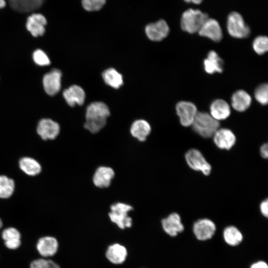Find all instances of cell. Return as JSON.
<instances>
[{"label": "cell", "instance_id": "36", "mask_svg": "<svg viewBox=\"0 0 268 268\" xmlns=\"http://www.w3.org/2000/svg\"><path fill=\"white\" fill-rule=\"evenodd\" d=\"M249 268H268V265L265 261L258 260L251 264Z\"/></svg>", "mask_w": 268, "mask_h": 268}, {"label": "cell", "instance_id": "15", "mask_svg": "<svg viewBox=\"0 0 268 268\" xmlns=\"http://www.w3.org/2000/svg\"><path fill=\"white\" fill-rule=\"evenodd\" d=\"M147 37L153 41H160L166 38L169 32L167 22L160 19L154 23L147 25L145 29Z\"/></svg>", "mask_w": 268, "mask_h": 268}, {"label": "cell", "instance_id": "28", "mask_svg": "<svg viewBox=\"0 0 268 268\" xmlns=\"http://www.w3.org/2000/svg\"><path fill=\"white\" fill-rule=\"evenodd\" d=\"M102 76L104 82L114 88L118 89L123 84L122 75L114 68L105 70Z\"/></svg>", "mask_w": 268, "mask_h": 268}, {"label": "cell", "instance_id": "18", "mask_svg": "<svg viewBox=\"0 0 268 268\" xmlns=\"http://www.w3.org/2000/svg\"><path fill=\"white\" fill-rule=\"evenodd\" d=\"M63 96L67 104L71 107L75 105L81 106L85 99L84 90L79 86L72 85L63 91Z\"/></svg>", "mask_w": 268, "mask_h": 268}, {"label": "cell", "instance_id": "6", "mask_svg": "<svg viewBox=\"0 0 268 268\" xmlns=\"http://www.w3.org/2000/svg\"><path fill=\"white\" fill-rule=\"evenodd\" d=\"M185 158L189 167L193 170L201 172L205 176L211 173V166L198 149L191 148L188 150Z\"/></svg>", "mask_w": 268, "mask_h": 268}, {"label": "cell", "instance_id": "10", "mask_svg": "<svg viewBox=\"0 0 268 268\" xmlns=\"http://www.w3.org/2000/svg\"><path fill=\"white\" fill-rule=\"evenodd\" d=\"M161 223L163 231L172 237L177 236L185 229L181 217L177 212L169 214L161 220Z\"/></svg>", "mask_w": 268, "mask_h": 268}, {"label": "cell", "instance_id": "33", "mask_svg": "<svg viewBox=\"0 0 268 268\" xmlns=\"http://www.w3.org/2000/svg\"><path fill=\"white\" fill-rule=\"evenodd\" d=\"M106 0H82L84 9L88 11H95L101 9L104 5Z\"/></svg>", "mask_w": 268, "mask_h": 268}, {"label": "cell", "instance_id": "17", "mask_svg": "<svg viewBox=\"0 0 268 268\" xmlns=\"http://www.w3.org/2000/svg\"><path fill=\"white\" fill-rule=\"evenodd\" d=\"M46 24L47 20L44 15L40 13H33L28 17L26 26L33 36L38 37L45 33Z\"/></svg>", "mask_w": 268, "mask_h": 268}, {"label": "cell", "instance_id": "35", "mask_svg": "<svg viewBox=\"0 0 268 268\" xmlns=\"http://www.w3.org/2000/svg\"><path fill=\"white\" fill-rule=\"evenodd\" d=\"M260 212L263 216L267 218L268 216V200L267 199L263 201L260 205Z\"/></svg>", "mask_w": 268, "mask_h": 268}, {"label": "cell", "instance_id": "31", "mask_svg": "<svg viewBox=\"0 0 268 268\" xmlns=\"http://www.w3.org/2000/svg\"><path fill=\"white\" fill-rule=\"evenodd\" d=\"M256 100L263 105H266L268 101V85L263 83L259 85L254 93Z\"/></svg>", "mask_w": 268, "mask_h": 268}, {"label": "cell", "instance_id": "4", "mask_svg": "<svg viewBox=\"0 0 268 268\" xmlns=\"http://www.w3.org/2000/svg\"><path fill=\"white\" fill-rule=\"evenodd\" d=\"M108 213L110 220L121 229L130 228L133 219L129 213L133 210V207L127 203L118 202L112 204Z\"/></svg>", "mask_w": 268, "mask_h": 268}, {"label": "cell", "instance_id": "40", "mask_svg": "<svg viewBox=\"0 0 268 268\" xmlns=\"http://www.w3.org/2000/svg\"><path fill=\"white\" fill-rule=\"evenodd\" d=\"M3 225V221L2 219L0 217V229L2 227Z\"/></svg>", "mask_w": 268, "mask_h": 268}, {"label": "cell", "instance_id": "34", "mask_svg": "<svg viewBox=\"0 0 268 268\" xmlns=\"http://www.w3.org/2000/svg\"><path fill=\"white\" fill-rule=\"evenodd\" d=\"M33 58L34 62L39 66H48L50 64V61L48 57L41 50L38 49L34 51Z\"/></svg>", "mask_w": 268, "mask_h": 268}, {"label": "cell", "instance_id": "9", "mask_svg": "<svg viewBox=\"0 0 268 268\" xmlns=\"http://www.w3.org/2000/svg\"><path fill=\"white\" fill-rule=\"evenodd\" d=\"M176 110L181 125L191 126L198 113L196 105L191 102L182 101L176 104Z\"/></svg>", "mask_w": 268, "mask_h": 268}, {"label": "cell", "instance_id": "16", "mask_svg": "<svg viewBox=\"0 0 268 268\" xmlns=\"http://www.w3.org/2000/svg\"><path fill=\"white\" fill-rule=\"evenodd\" d=\"M36 249L42 257H52L58 252L59 243L57 239L53 236L42 237L37 242Z\"/></svg>", "mask_w": 268, "mask_h": 268}, {"label": "cell", "instance_id": "24", "mask_svg": "<svg viewBox=\"0 0 268 268\" xmlns=\"http://www.w3.org/2000/svg\"><path fill=\"white\" fill-rule=\"evenodd\" d=\"M204 69L208 74L221 73L223 71L224 63L214 51H209L203 61Z\"/></svg>", "mask_w": 268, "mask_h": 268}, {"label": "cell", "instance_id": "22", "mask_svg": "<svg viewBox=\"0 0 268 268\" xmlns=\"http://www.w3.org/2000/svg\"><path fill=\"white\" fill-rule=\"evenodd\" d=\"M128 255L126 248L119 243L110 245L106 252V257L109 262L115 265L122 264L126 261Z\"/></svg>", "mask_w": 268, "mask_h": 268}, {"label": "cell", "instance_id": "20", "mask_svg": "<svg viewBox=\"0 0 268 268\" xmlns=\"http://www.w3.org/2000/svg\"><path fill=\"white\" fill-rule=\"evenodd\" d=\"M1 238L5 246L10 250H16L21 245V235L17 228L8 227L1 232Z\"/></svg>", "mask_w": 268, "mask_h": 268}, {"label": "cell", "instance_id": "13", "mask_svg": "<svg viewBox=\"0 0 268 268\" xmlns=\"http://www.w3.org/2000/svg\"><path fill=\"white\" fill-rule=\"evenodd\" d=\"M199 34L211 40L218 42L222 38V29L215 19L208 18L198 31Z\"/></svg>", "mask_w": 268, "mask_h": 268}, {"label": "cell", "instance_id": "2", "mask_svg": "<svg viewBox=\"0 0 268 268\" xmlns=\"http://www.w3.org/2000/svg\"><path fill=\"white\" fill-rule=\"evenodd\" d=\"M191 126L193 130L200 136L208 138L212 137L219 128L220 123L214 119L209 113L198 112Z\"/></svg>", "mask_w": 268, "mask_h": 268}, {"label": "cell", "instance_id": "19", "mask_svg": "<svg viewBox=\"0 0 268 268\" xmlns=\"http://www.w3.org/2000/svg\"><path fill=\"white\" fill-rule=\"evenodd\" d=\"M18 165L22 172L28 176L35 177L42 171L40 163L35 158L29 156L21 157L18 161Z\"/></svg>", "mask_w": 268, "mask_h": 268}, {"label": "cell", "instance_id": "30", "mask_svg": "<svg viewBox=\"0 0 268 268\" xmlns=\"http://www.w3.org/2000/svg\"><path fill=\"white\" fill-rule=\"evenodd\" d=\"M253 48L258 55H263L268 50V38L266 36H259L253 42Z\"/></svg>", "mask_w": 268, "mask_h": 268}, {"label": "cell", "instance_id": "38", "mask_svg": "<svg viewBox=\"0 0 268 268\" xmlns=\"http://www.w3.org/2000/svg\"><path fill=\"white\" fill-rule=\"evenodd\" d=\"M186 2L188 3H193L194 4H200L202 2L203 0H184Z\"/></svg>", "mask_w": 268, "mask_h": 268}, {"label": "cell", "instance_id": "23", "mask_svg": "<svg viewBox=\"0 0 268 268\" xmlns=\"http://www.w3.org/2000/svg\"><path fill=\"white\" fill-rule=\"evenodd\" d=\"M209 114L214 119L219 122L229 117L231 110L229 104L225 100L218 99L214 100L210 104Z\"/></svg>", "mask_w": 268, "mask_h": 268}, {"label": "cell", "instance_id": "11", "mask_svg": "<svg viewBox=\"0 0 268 268\" xmlns=\"http://www.w3.org/2000/svg\"><path fill=\"white\" fill-rule=\"evenodd\" d=\"M215 145L219 149L230 150L235 144L236 137L233 132L227 128H219L212 137Z\"/></svg>", "mask_w": 268, "mask_h": 268}, {"label": "cell", "instance_id": "14", "mask_svg": "<svg viewBox=\"0 0 268 268\" xmlns=\"http://www.w3.org/2000/svg\"><path fill=\"white\" fill-rule=\"evenodd\" d=\"M115 176V172L112 168L101 166L94 172L92 177V182L97 188H106L110 186Z\"/></svg>", "mask_w": 268, "mask_h": 268}, {"label": "cell", "instance_id": "27", "mask_svg": "<svg viewBox=\"0 0 268 268\" xmlns=\"http://www.w3.org/2000/svg\"><path fill=\"white\" fill-rule=\"evenodd\" d=\"M222 237L224 242L231 247H236L239 245L244 239L242 232L234 225H229L224 228L222 231Z\"/></svg>", "mask_w": 268, "mask_h": 268}, {"label": "cell", "instance_id": "32", "mask_svg": "<svg viewBox=\"0 0 268 268\" xmlns=\"http://www.w3.org/2000/svg\"><path fill=\"white\" fill-rule=\"evenodd\" d=\"M30 268H61L55 261L43 258L33 260L30 264Z\"/></svg>", "mask_w": 268, "mask_h": 268}, {"label": "cell", "instance_id": "26", "mask_svg": "<svg viewBox=\"0 0 268 268\" xmlns=\"http://www.w3.org/2000/svg\"><path fill=\"white\" fill-rule=\"evenodd\" d=\"M252 102L251 96L243 90L235 92L231 97V105L238 112H244L250 106Z\"/></svg>", "mask_w": 268, "mask_h": 268}, {"label": "cell", "instance_id": "8", "mask_svg": "<svg viewBox=\"0 0 268 268\" xmlns=\"http://www.w3.org/2000/svg\"><path fill=\"white\" fill-rule=\"evenodd\" d=\"M59 124L49 118L39 121L36 128V133L44 141L55 140L60 134Z\"/></svg>", "mask_w": 268, "mask_h": 268}, {"label": "cell", "instance_id": "39", "mask_svg": "<svg viewBox=\"0 0 268 268\" xmlns=\"http://www.w3.org/2000/svg\"><path fill=\"white\" fill-rule=\"evenodd\" d=\"M5 1L4 0H0V9L5 6Z\"/></svg>", "mask_w": 268, "mask_h": 268}, {"label": "cell", "instance_id": "21", "mask_svg": "<svg viewBox=\"0 0 268 268\" xmlns=\"http://www.w3.org/2000/svg\"><path fill=\"white\" fill-rule=\"evenodd\" d=\"M151 131L149 123L145 120L138 119L134 121L130 127V134L139 141H145Z\"/></svg>", "mask_w": 268, "mask_h": 268}, {"label": "cell", "instance_id": "37", "mask_svg": "<svg viewBox=\"0 0 268 268\" xmlns=\"http://www.w3.org/2000/svg\"><path fill=\"white\" fill-rule=\"evenodd\" d=\"M260 154L261 156L267 159L268 157V145L267 143H265L260 147Z\"/></svg>", "mask_w": 268, "mask_h": 268}, {"label": "cell", "instance_id": "12", "mask_svg": "<svg viewBox=\"0 0 268 268\" xmlns=\"http://www.w3.org/2000/svg\"><path fill=\"white\" fill-rule=\"evenodd\" d=\"M62 73L60 70L54 68L45 74L43 83L45 92L49 95L57 94L61 88Z\"/></svg>", "mask_w": 268, "mask_h": 268}, {"label": "cell", "instance_id": "7", "mask_svg": "<svg viewBox=\"0 0 268 268\" xmlns=\"http://www.w3.org/2000/svg\"><path fill=\"white\" fill-rule=\"evenodd\" d=\"M215 223L207 218L197 220L193 223L192 230L195 238L200 241H206L211 239L216 231Z\"/></svg>", "mask_w": 268, "mask_h": 268}, {"label": "cell", "instance_id": "25", "mask_svg": "<svg viewBox=\"0 0 268 268\" xmlns=\"http://www.w3.org/2000/svg\"><path fill=\"white\" fill-rule=\"evenodd\" d=\"M45 0H8L12 9L19 12H29L34 11L44 3Z\"/></svg>", "mask_w": 268, "mask_h": 268}, {"label": "cell", "instance_id": "29", "mask_svg": "<svg viewBox=\"0 0 268 268\" xmlns=\"http://www.w3.org/2000/svg\"><path fill=\"white\" fill-rule=\"evenodd\" d=\"M15 182L13 179L5 175H0V199L10 198L15 191Z\"/></svg>", "mask_w": 268, "mask_h": 268}, {"label": "cell", "instance_id": "1", "mask_svg": "<svg viewBox=\"0 0 268 268\" xmlns=\"http://www.w3.org/2000/svg\"><path fill=\"white\" fill-rule=\"evenodd\" d=\"M110 112L107 105L102 102H94L86 108L84 128L92 134L100 132L106 125Z\"/></svg>", "mask_w": 268, "mask_h": 268}, {"label": "cell", "instance_id": "5", "mask_svg": "<svg viewBox=\"0 0 268 268\" xmlns=\"http://www.w3.org/2000/svg\"><path fill=\"white\" fill-rule=\"evenodd\" d=\"M226 26L229 35L235 38H245L250 34V27L242 16L236 11L231 12L228 15Z\"/></svg>", "mask_w": 268, "mask_h": 268}, {"label": "cell", "instance_id": "3", "mask_svg": "<svg viewBox=\"0 0 268 268\" xmlns=\"http://www.w3.org/2000/svg\"><path fill=\"white\" fill-rule=\"evenodd\" d=\"M208 18V15L201 10L189 8L185 11L182 15L181 28L183 31L190 34L198 32Z\"/></svg>", "mask_w": 268, "mask_h": 268}]
</instances>
